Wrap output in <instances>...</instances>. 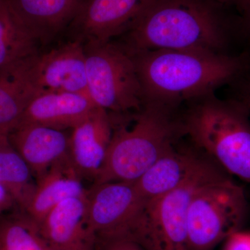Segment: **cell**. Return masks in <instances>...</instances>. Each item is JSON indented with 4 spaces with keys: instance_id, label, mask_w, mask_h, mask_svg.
Instances as JSON below:
<instances>
[{
    "instance_id": "8",
    "label": "cell",
    "mask_w": 250,
    "mask_h": 250,
    "mask_svg": "<svg viewBox=\"0 0 250 250\" xmlns=\"http://www.w3.org/2000/svg\"><path fill=\"white\" fill-rule=\"evenodd\" d=\"M36 97L53 92L88 95L85 47L78 41L46 52H38L9 72ZM90 97V96H89Z\"/></svg>"
},
{
    "instance_id": "11",
    "label": "cell",
    "mask_w": 250,
    "mask_h": 250,
    "mask_svg": "<svg viewBox=\"0 0 250 250\" xmlns=\"http://www.w3.org/2000/svg\"><path fill=\"white\" fill-rule=\"evenodd\" d=\"M113 134L111 113L100 107L72 129L70 159L81 178L96 179Z\"/></svg>"
},
{
    "instance_id": "13",
    "label": "cell",
    "mask_w": 250,
    "mask_h": 250,
    "mask_svg": "<svg viewBox=\"0 0 250 250\" xmlns=\"http://www.w3.org/2000/svg\"><path fill=\"white\" fill-rule=\"evenodd\" d=\"M36 179L70 156V135L37 124L19 125L8 136Z\"/></svg>"
},
{
    "instance_id": "18",
    "label": "cell",
    "mask_w": 250,
    "mask_h": 250,
    "mask_svg": "<svg viewBox=\"0 0 250 250\" xmlns=\"http://www.w3.org/2000/svg\"><path fill=\"white\" fill-rule=\"evenodd\" d=\"M39 42L9 9L6 0L0 2V75L40 52Z\"/></svg>"
},
{
    "instance_id": "2",
    "label": "cell",
    "mask_w": 250,
    "mask_h": 250,
    "mask_svg": "<svg viewBox=\"0 0 250 250\" xmlns=\"http://www.w3.org/2000/svg\"><path fill=\"white\" fill-rule=\"evenodd\" d=\"M131 54L142 87L143 103L156 102L177 108L231 84L250 65L248 52L154 49Z\"/></svg>"
},
{
    "instance_id": "22",
    "label": "cell",
    "mask_w": 250,
    "mask_h": 250,
    "mask_svg": "<svg viewBox=\"0 0 250 250\" xmlns=\"http://www.w3.org/2000/svg\"><path fill=\"white\" fill-rule=\"evenodd\" d=\"M229 87L231 98L241 103L250 116V65Z\"/></svg>"
},
{
    "instance_id": "3",
    "label": "cell",
    "mask_w": 250,
    "mask_h": 250,
    "mask_svg": "<svg viewBox=\"0 0 250 250\" xmlns=\"http://www.w3.org/2000/svg\"><path fill=\"white\" fill-rule=\"evenodd\" d=\"M179 108L156 102L143 103L129 127L117 126L94 184L134 183L178 143L184 134Z\"/></svg>"
},
{
    "instance_id": "6",
    "label": "cell",
    "mask_w": 250,
    "mask_h": 250,
    "mask_svg": "<svg viewBox=\"0 0 250 250\" xmlns=\"http://www.w3.org/2000/svg\"><path fill=\"white\" fill-rule=\"evenodd\" d=\"M84 47L88 93L95 105L114 114L140 111L144 100L133 56L116 40Z\"/></svg>"
},
{
    "instance_id": "4",
    "label": "cell",
    "mask_w": 250,
    "mask_h": 250,
    "mask_svg": "<svg viewBox=\"0 0 250 250\" xmlns=\"http://www.w3.org/2000/svg\"><path fill=\"white\" fill-rule=\"evenodd\" d=\"M186 104L185 136L227 173L250 183V116L246 108L215 93Z\"/></svg>"
},
{
    "instance_id": "14",
    "label": "cell",
    "mask_w": 250,
    "mask_h": 250,
    "mask_svg": "<svg viewBox=\"0 0 250 250\" xmlns=\"http://www.w3.org/2000/svg\"><path fill=\"white\" fill-rule=\"evenodd\" d=\"M83 0H6L18 22L39 45H45L66 30Z\"/></svg>"
},
{
    "instance_id": "16",
    "label": "cell",
    "mask_w": 250,
    "mask_h": 250,
    "mask_svg": "<svg viewBox=\"0 0 250 250\" xmlns=\"http://www.w3.org/2000/svg\"><path fill=\"white\" fill-rule=\"evenodd\" d=\"M98 108L85 94L70 92L41 94L29 102L18 125L37 124L63 131L72 129Z\"/></svg>"
},
{
    "instance_id": "15",
    "label": "cell",
    "mask_w": 250,
    "mask_h": 250,
    "mask_svg": "<svg viewBox=\"0 0 250 250\" xmlns=\"http://www.w3.org/2000/svg\"><path fill=\"white\" fill-rule=\"evenodd\" d=\"M85 196L62 202L39 225L54 250H96L97 238L87 220Z\"/></svg>"
},
{
    "instance_id": "1",
    "label": "cell",
    "mask_w": 250,
    "mask_h": 250,
    "mask_svg": "<svg viewBox=\"0 0 250 250\" xmlns=\"http://www.w3.org/2000/svg\"><path fill=\"white\" fill-rule=\"evenodd\" d=\"M218 0H156L131 31L118 39L130 54L197 49L231 54L242 37L239 15Z\"/></svg>"
},
{
    "instance_id": "21",
    "label": "cell",
    "mask_w": 250,
    "mask_h": 250,
    "mask_svg": "<svg viewBox=\"0 0 250 250\" xmlns=\"http://www.w3.org/2000/svg\"><path fill=\"white\" fill-rule=\"evenodd\" d=\"M34 96L11 75H0V136H9L19 124Z\"/></svg>"
},
{
    "instance_id": "10",
    "label": "cell",
    "mask_w": 250,
    "mask_h": 250,
    "mask_svg": "<svg viewBox=\"0 0 250 250\" xmlns=\"http://www.w3.org/2000/svg\"><path fill=\"white\" fill-rule=\"evenodd\" d=\"M156 0H83L69 27L84 45L116 40L131 31Z\"/></svg>"
},
{
    "instance_id": "5",
    "label": "cell",
    "mask_w": 250,
    "mask_h": 250,
    "mask_svg": "<svg viewBox=\"0 0 250 250\" xmlns=\"http://www.w3.org/2000/svg\"><path fill=\"white\" fill-rule=\"evenodd\" d=\"M248 209L246 192L230 175L202 184L188 211V250H213L241 229Z\"/></svg>"
},
{
    "instance_id": "19",
    "label": "cell",
    "mask_w": 250,
    "mask_h": 250,
    "mask_svg": "<svg viewBox=\"0 0 250 250\" xmlns=\"http://www.w3.org/2000/svg\"><path fill=\"white\" fill-rule=\"evenodd\" d=\"M27 163L10 143L8 136H0V184L9 192L24 211L34 195L36 182Z\"/></svg>"
},
{
    "instance_id": "17",
    "label": "cell",
    "mask_w": 250,
    "mask_h": 250,
    "mask_svg": "<svg viewBox=\"0 0 250 250\" xmlns=\"http://www.w3.org/2000/svg\"><path fill=\"white\" fill-rule=\"evenodd\" d=\"M86 193L82 179L68 157L56 164L37 179L34 195L24 211L39 225L62 202L85 197Z\"/></svg>"
},
{
    "instance_id": "26",
    "label": "cell",
    "mask_w": 250,
    "mask_h": 250,
    "mask_svg": "<svg viewBox=\"0 0 250 250\" xmlns=\"http://www.w3.org/2000/svg\"><path fill=\"white\" fill-rule=\"evenodd\" d=\"M15 203L16 202L11 194L2 184H0V215L2 214L5 210L11 208Z\"/></svg>"
},
{
    "instance_id": "7",
    "label": "cell",
    "mask_w": 250,
    "mask_h": 250,
    "mask_svg": "<svg viewBox=\"0 0 250 250\" xmlns=\"http://www.w3.org/2000/svg\"><path fill=\"white\" fill-rule=\"evenodd\" d=\"M229 175L213 164L182 187L146 201L128 239L145 250H188V211L202 184Z\"/></svg>"
},
{
    "instance_id": "20",
    "label": "cell",
    "mask_w": 250,
    "mask_h": 250,
    "mask_svg": "<svg viewBox=\"0 0 250 250\" xmlns=\"http://www.w3.org/2000/svg\"><path fill=\"white\" fill-rule=\"evenodd\" d=\"M0 250H54L27 214L0 220Z\"/></svg>"
},
{
    "instance_id": "23",
    "label": "cell",
    "mask_w": 250,
    "mask_h": 250,
    "mask_svg": "<svg viewBox=\"0 0 250 250\" xmlns=\"http://www.w3.org/2000/svg\"><path fill=\"white\" fill-rule=\"evenodd\" d=\"M96 250H145L136 242L126 238L97 240Z\"/></svg>"
},
{
    "instance_id": "24",
    "label": "cell",
    "mask_w": 250,
    "mask_h": 250,
    "mask_svg": "<svg viewBox=\"0 0 250 250\" xmlns=\"http://www.w3.org/2000/svg\"><path fill=\"white\" fill-rule=\"evenodd\" d=\"M224 250H250V231L233 233L225 241Z\"/></svg>"
},
{
    "instance_id": "28",
    "label": "cell",
    "mask_w": 250,
    "mask_h": 250,
    "mask_svg": "<svg viewBox=\"0 0 250 250\" xmlns=\"http://www.w3.org/2000/svg\"><path fill=\"white\" fill-rule=\"evenodd\" d=\"M1 0H0V2H1Z\"/></svg>"
},
{
    "instance_id": "25",
    "label": "cell",
    "mask_w": 250,
    "mask_h": 250,
    "mask_svg": "<svg viewBox=\"0 0 250 250\" xmlns=\"http://www.w3.org/2000/svg\"><path fill=\"white\" fill-rule=\"evenodd\" d=\"M242 38L246 39L250 45V6L239 15Z\"/></svg>"
},
{
    "instance_id": "27",
    "label": "cell",
    "mask_w": 250,
    "mask_h": 250,
    "mask_svg": "<svg viewBox=\"0 0 250 250\" xmlns=\"http://www.w3.org/2000/svg\"><path fill=\"white\" fill-rule=\"evenodd\" d=\"M218 1L234 10L238 15L244 12L250 6V0H218Z\"/></svg>"
},
{
    "instance_id": "12",
    "label": "cell",
    "mask_w": 250,
    "mask_h": 250,
    "mask_svg": "<svg viewBox=\"0 0 250 250\" xmlns=\"http://www.w3.org/2000/svg\"><path fill=\"white\" fill-rule=\"evenodd\" d=\"M214 164L210 158L176 145L134 184L145 200H150L178 188Z\"/></svg>"
},
{
    "instance_id": "9",
    "label": "cell",
    "mask_w": 250,
    "mask_h": 250,
    "mask_svg": "<svg viewBox=\"0 0 250 250\" xmlns=\"http://www.w3.org/2000/svg\"><path fill=\"white\" fill-rule=\"evenodd\" d=\"M88 225L97 240L128 238L145 204L131 182L95 184L87 190Z\"/></svg>"
}]
</instances>
